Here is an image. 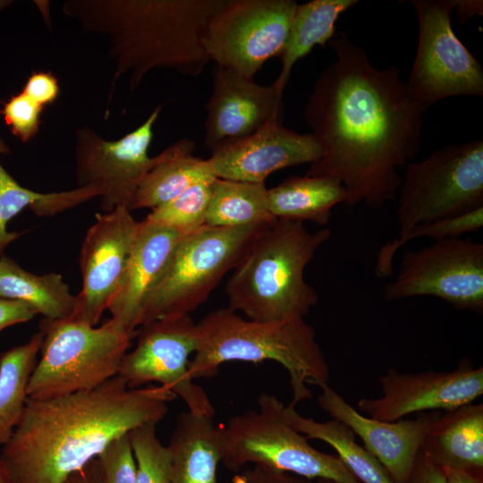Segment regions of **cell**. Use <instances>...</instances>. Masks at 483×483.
Returning <instances> with one entry per match:
<instances>
[{
  "mask_svg": "<svg viewBox=\"0 0 483 483\" xmlns=\"http://www.w3.org/2000/svg\"><path fill=\"white\" fill-rule=\"evenodd\" d=\"M356 0H312L297 4L286 42L280 55L282 69L272 84L283 97L294 64L319 45L324 47L335 36V22Z\"/></svg>",
  "mask_w": 483,
  "mask_h": 483,
  "instance_id": "cell-25",
  "label": "cell"
},
{
  "mask_svg": "<svg viewBox=\"0 0 483 483\" xmlns=\"http://www.w3.org/2000/svg\"><path fill=\"white\" fill-rule=\"evenodd\" d=\"M346 199L341 182L327 176H291L267 189L268 208L275 218L320 225H326L332 209Z\"/></svg>",
  "mask_w": 483,
  "mask_h": 483,
  "instance_id": "cell-24",
  "label": "cell"
},
{
  "mask_svg": "<svg viewBox=\"0 0 483 483\" xmlns=\"http://www.w3.org/2000/svg\"><path fill=\"white\" fill-rule=\"evenodd\" d=\"M214 180L195 182L172 200L152 209L144 219L181 235L199 230L206 225Z\"/></svg>",
  "mask_w": 483,
  "mask_h": 483,
  "instance_id": "cell-31",
  "label": "cell"
},
{
  "mask_svg": "<svg viewBox=\"0 0 483 483\" xmlns=\"http://www.w3.org/2000/svg\"><path fill=\"white\" fill-rule=\"evenodd\" d=\"M0 297L23 301L52 320L71 318L75 307L62 275H35L4 254L0 256Z\"/></svg>",
  "mask_w": 483,
  "mask_h": 483,
  "instance_id": "cell-26",
  "label": "cell"
},
{
  "mask_svg": "<svg viewBox=\"0 0 483 483\" xmlns=\"http://www.w3.org/2000/svg\"><path fill=\"white\" fill-rule=\"evenodd\" d=\"M421 450L445 470L482 474L483 404L471 402L441 413Z\"/></svg>",
  "mask_w": 483,
  "mask_h": 483,
  "instance_id": "cell-21",
  "label": "cell"
},
{
  "mask_svg": "<svg viewBox=\"0 0 483 483\" xmlns=\"http://www.w3.org/2000/svg\"><path fill=\"white\" fill-rule=\"evenodd\" d=\"M383 296L386 301L433 296L456 309L481 314L483 244L470 237H448L406 250Z\"/></svg>",
  "mask_w": 483,
  "mask_h": 483,
  "instance_id": "cell-11",
  "label": "cell"
},
{
  "mask_svg": "<svg viewBox=\"0 0 483 483\" xmlns=\"http://www.w3.org/2000/svg\"><path fill=\"white\" fill-rule=\"evenodd\" d=\"M274 120L253 134L220 145L208 158L216 178L265 182L272 173L317 162L322 148L311 133L289 130Z\"/></svg>",
  "mask_w": 483,
  "mask_h": 483,
  "instance_id": "cell-19",
  "label": "cell"
},
{
  "mask_svg": "<svg viewBox=\"0 0 483 483\" xmlns=\"http://www.w3.org/2000/svg\"><path fill=\"white\" fill-rule=\"evenodd\" d=\"M37 314L23 301L0 297V332L8 326L28 322Z\"/></svg>",
  "mask_w": 483,
  "mask_h": 483,
  "instance_id": "cell-38",
  "label": "cell"
},
{
  "mask_svg": "<svg viewBox=\"0 0 483 483\" xmlns=\"http://www.w3.org/2000/svg\"><path fill=\"white\" fill-rule=\"evenodd\" d=\"M319 388V407L360 437L363 447L381 463L394 483H409L423 441L442 412H422L412 419L382 421L360 414L328 384Z\"/></svg>",
  "mask_w": 483,
  "mask_h": 483,
  "instance_id": "cell-18",
  "label": "cell"
},
{
  "mask_svg": "<svg viewBox=\"0 0 483 483\" xmlns=\"http://www.w3.org/2000/svg\"><path fill=\"white\" fill-rule=\"evenodd\" d=\"M382 395L361 398L358 409L382 421H396L406 415L450 411L471 403L483 394V368L463 359L451 371L402 373L390 369L378 377Z\"/></svg>",
  "mask_w": 483,
  "mask_h": 483,
  "instance_id": "cell-15",
  "label": "cell"
},
{
  "mask_svg": "<svg viewBox=\"0 0 483 483\" xmlns=\"http://www.w3.org/2000/svg\"><path fill=\"white\" fill-rule=\"evenodd\" d=\"M136 334V345L123 356L117 374L128 387L156 382L180 397L189 411L214 417L208 394L189 372V357L197 344L196 323L190 315L148 322Z\"/></svg>",
  "mask_w": 483,
  "mask_h": 483,
  "instance_id": "cell-13",
  "label": "cell"
},
{
  "mask_svg": "<svg viewBox=\"0 0 483 483\" xmlns=\"http://www.w3.org/2000/svg\"><path fill=\"white\" fill-rule=\"evenodd\" d=\"M136 462V483H172L171 455L157 435V424L129 432Z\"/></svg>",
  "mask_w": 483,
  "mask_h": 483,
  "instance_id": "cell-33",
  "label": "cell"
},
{
  "mask_svg": "<svg viewBox=\"0 0 483 483\" xmlns=\"http://www.w3.org/2000/svg\"><path fill=\"white\" fill-rule=\"evenodd\" d=\"M457 16L462 21L474 15H482L483 4L479 0H454Z\"/></svg>",
  "mask_w": 483,
  "mask_h": 483,
  "instance_id": "cell-41",
  "label": "cell"
},
{
  "mask_svg": "<svg viewBox=\"0 0 483 483\" xmlns=\"http://www.w3.org/2000/svg\"><path fill=\"white\" fill-rule=\"evenodd\" d=\"M41 356L27 386L30 399L92 390L118 374L133 336L109 318L100 326L65 318H42Z\"/></svg>",
  "mask_w": 483,
  "mask_h": 483,
  "instance_id": "cell-7",
  "label": "cell"
},
{
  "mask_svg": "<svg viewBox=\"0 0 483 483\" xmlns=\"http://www.w3.org/2000/svg\"><path fill=\"white\" fill-rule=\"evenodd\" d=\"M58 91L56 79L47 72L33 73L28 79L22 90L24 94L41 106L53 103Z\"/></svg>",
  "mask_w": 483,
  "mask_h": 483,
  "instance_id": "cell-37",
  "label": "cell"
},
{
  "mask_svg": "<svg viewBox=\"0 0 483 483\" xmlns=\"http://www.w3.org/2000/svg\"><path fill=\"white\" fill-rule=\"evenodd\" d=\"M448 483H483L482 474L462 470H445Z\"/></svg>",
  "mask_w": 483,
  "mask_h": 483,
  "instance_id": "cell-42",
  "label": "cell"
},
{
  "mask_svg": "<svg viewBox=\"0 0 483 483\" xmlns=\"http://www.w3.org/2000/svg\"><path fill=\"white\" fill-rule=\"evenodd\" d=\"M399 191L397 237L483 207V140L449 145L407 163Z\"/></svg>",
  "mask_w": 483,
  "mask_h": 483,
  "instance_id": "cell-9",
  "label": "cell"
},
{
  "mask_svg": "<svg viewBox=\"0 0 483 483\" xmlns=\"http://www.w3.org/2000/svg\"><path fill=\"white\" fill-rule=\"evenodd\" d=\"M167 447L172 483H216L222 439L214 417L181 412Z\"/></svg>",
  "mask_w": 483,
  "mask_h": 483,
  "instance_id": "cell-22",
  "label": "cell"
},
{
  "mask_svg": "<svg viewBox=\"0 0 483 483\" xmlns=\"http://www.w3.org/2000/svg\"><path fill=\"white\" fill-rule=\"evenodd\" d=\"M419 22L416 56L407 82L411 97L425 110L454 96H483L479 62L454 34V0H413Z\"/></svg>",
  "mask_w": 483,
  "mask_h": 483,
  "instance_id": "cell-10",
  "label": "cell"
},
{
  "mask_svg": "<svg viewBox=\"0 0 483 483\" xmlns=\"http://www.w3.org/2000/svg\"><path fill=\"white\" fill-rule=\"evenodd\" d=\"M232 483H338L326 479H309L270 468L253 465L235 473Z\"/></svg>",
  "mask_w": 483,
  "mask_h": 483,
  "instance_id": "cell-36",
  "label": "cell"
},
{
  "mask_svg": "<svg viewBox=\"0 0 483 483\" xmlns=\"http://www.w3.org/2000/svg\"><path fill=\"white\" fill-rule=\"evenodd\" d=\"M335 59L320 73L303 117L322 148L308 176H327L347 191L345 205L379 208L402 183L397 169L419 148L425 109L395 66L378 69L341 32L329 40Z\"/></svg>",
  "mask_w": 483,
  "mask_h": 483,
  "instance_id": "cell-1",
  "label": "cell"
},
{
  "mask_svg": "<svg viewBox=\"0 0 483 483\" xmlns=\"http://www.w3.org/2000/svg\"><path fill=\"white\" fill-rule=\"evenodd\" d=\"M63 483H106L97 458L71 474Z\"/></svg>",
  "mask_w": 483,
  "mask_h": 483,
  "instance_id": "cell-40",
  "label": "cell"
},
{
  "mask_svg": "<svg viewBox=\"0 0 483 483\" xmlns=\"http://www.w3.org/2000/svg\"><path fill=\"white\" fill-rule=\"evenodd\" d=\"M140 228L131 210L119 206L96 215L82 242L81 291L70 318L96 326L107 309L127 266Z\"/></svg>",
  "mask_w": 483,
  "mask_h": 483,
  "instance_id": "cell-16",
  "label": "cell"
},
{
  "mask_svg": "<svg viewBox=\"0 0 483 483\" xmlns=\"http://www.w3.org/2000/svg\"><path fill=\"white\" fill-rule=\"evenodd\" d=\"M272 223L241 227L205 225L183 235L148 298L140 326L157 319L190 315L208 300Z\"/></svg>",
  "mask_w": 483,
  "mask_h": 483,
  "instance_id": "cell-8",
  "label": "cell"
},
{
  "mask_svg": "<svg viewBox=\"0 0 483 483\" xmlns=\"http://www.w3.org/2000/svg\"><path fill=\"white\" fill-rule=\"evenodd\" d=\"M275 219L268 208L265 182L215 178L206 225L241 227L270 224Z\"/></svg>",
  "mask_w": 483,
  "mask_h": 483,
  "instance_id": "cell-29",
  "label": "cell"
},
{
  "mask_svg": "<svg viewBox=\"0 0 483 483\" xmlns=\"http://www.w3.org/2000/svg\"><path fill=\"white\" fill-rule=\"evenodd\" d=\"M175 397L162 386L129 388L116 375L92 390L28 398L0 462L12 483H63L114 439L157 425Z\"/></svg>",
  "mask_w": 483,
  "mask_h": 483,
  "instance_id": "cell-2",
  "label": "cell"
},
{
  "mask_svg": "<svg viewBox=\"0 0 483 483\" xmlns=\"http://www.w3.org/2000/svg\"><path fill=\"white\" fill-rule=\"evenodd\" d=\"M42 339L38 331L26 343L0 354V446L8 441L23 413Z\"/></svg>",
  "mask_w": 483,
  "mask_h": 483,
  "instance_id": "cell-30",
  "label": "cell"
},
{
  "mask_svg": "<svg viewBox=\"0 0 483 483\" xmlns=\"http://www.w3.org/2000/svg\"><path fill=\"white\" fill-rule=\"evenodd\" d=\"M43 106L34 102L22 91L13 96L0 110L13 135L27 142L39 130Z\"/></svg>",
  "mask_w": 483,
  "mask_h": 483,
  "instance_id": "cell-35",
  "label": "cell"
},
{
  "mask_svg": "<svg viewBox=\"0 0 483 483\" xmlns=\"http://www.w3.org/2000/svg\"><path fill=\"white\" fill-rule=\"evenodd\" d=\"M288 421L307 439L321 440L336 452V456L360 483H394L381 463L356 440L344 423L331 419L318 421L301 415L295 407L285 406Z\"/></svg>",
  "mask_w": 483,
  "mask_h": 483,
  "instance_id": "cell-28",
  "label": "cell"
},
{
  "mask_svg": "<svg viewBox=\"0 0 483 483\" xmlns=\"http://www.w3.org/2000/svg\"><path fill=\"white\" fill-rule=\"evenodd\" d=\"M296 6L294 0H224L203 36L210 61L253 78L280 57Z\"/></svg>",
  "mask_w": 483,
  "mask_h": 483,
  "instance_id": "cell-12",
  "label": "cell"
},
{
  "mask_svg": "<svg viewBox=\"0 0 483 483\" xmlns=\"http://www.w3.org/2000/svg\"><path fill=\"white\" fill-rule=\"evenodd\" d=\"M183 235L143 219L127 266L107 310L120 331L133 336L148 296Z\"/></svg>",
  "mask_w": 483,
  "mask_h": 483,
  "instance_id": "cell-20",
  "label": "cell"
},
{
  "mask_svg": "<svg viewBox=\"0 0 483 483\" xmlns=\"http://www.w3.org/2000/svg\"><path fill=\"white\" fill-rule=\"evenodd\" d=\"M161 109V106L156 107L140 126L117 140H106L88 126L76 131L79 187L93 185L101 189L100 208L104 213L119 206L131 210L140 182L161 159V153L148 156L153 126Z\"/></svg>",
  "mask_w": 483,
  "mask_h": 483,
  "instance_id": "cell-14",
  "label": "cell"
},
{
  "mask_svg": "<svg viewBox=\"0 0 483 483\" xmlns=\"http://www.w3.org/2000/svg\"><path fill=\"white\" fill-rule=\"evenodd\" d=\"M206 109L204 147L210 151L283 120L282 96L273 85H259L253 78L216 64Z\"/></svg>",
  "mask_w": 483,
  "mask_h": 483,
  "instance_id": "cell-17",
  "label": "cell"
},
{
  "mask_svg": "<svg viewBox=\"0 0 483 483\" xmlns=\"http://www.w3.org/2000/svg\"><path fill=\"white\" fill-rule=\"evenodd\" d=\"M195 143L182 139L161 152V159L140 182L131 210L154 209L172 200L195 182L216 178L208 159L194 156Z\"/></svg>",
  "mask_w": 483,
  "mask_h": 483,
  "instance_id": "cell-23",
  "label": "cell"
},
{
  "mask_svg": "<svg viewBox=\"0 0 483 483\" xmlns=\"http://www.w3.org/2000/svg\"><path fill=\"white\" fill-rule=\"evenodd\" d=\"M0 140V153L8 152ZM99 187L86 185L71 191L41 193L21 186L0 165V256L19 233L9 232L7 224L25 208L38 216H53L96 197Z\"/></svg>",
  "mask_w": 483,
  "mask_h": 483,
  "instance_id": "cell-27",
  "label": "cell"
},
{
  "mask_svg": "<svg viewBox=\"0 0 483 483\" xmlns=\"http://www.w3.org/2000/svg\"><path fill=\"white\" fill-rule=\"evenodd\" d=\"M197 344L189 364L193 379L211 378L228 361L273 360L288 372L289 405L309 400V386L328 384L329 365L312 326L304 318L261 322L244 319L229 308L211 311L196 324Z\"/></svg>",
  "mask_w": 483,
  "mask_h": 483,
  "instance_id": "cell-4",
  "label": "cell"
},
{
  "mask_svg": "<svg viewBox=\"0 0 483 483\" xmlns=\"http://www.w3.org/2000/svg\"><path fill=\"white\" fill-rule=\"evenodd\" d=\"M97 460L106 483H136V462L129 433L112 441Z\"/></svg>",
  "mask_w": 483,
  "mask_h": 483,
  "instance_id": "cell-34",
  "label": "cell"
},
{
  "mask_svg": "<svg viewBox=\"0 0 483 483\" xmlns=\"http://www.w3.org/2000/svg\"><path fill=\"white\" fill-rule=\"evenodd\" d=\"M224 0H69L62 11L107 39L112 84L129 75L133 91L157 68L199 76L210 62L203 36Z\"/></svg>",
  "mask_w": 483,
  "mask_h": 483,
  "instance_id": "cell-3",
  "label": "cell"
},
{
  "mask_svg": "<svg viewBox=\"0 0 483 483\" xmlns=\"http://www.w3.org/2000/svg\"><path fill=\"white\" fill-rule=\"evenodd\" d=\"M483 226V207L454 217L416 225L402 236L386 242L379 250L375 274L383 278L393 274V261L397 250L406 243L420 237L436 240L479 231Z\"/></svg>",
  "mask_w": 483,
  "mask_h": 483,
  "instance_id": "cell-32",
  "label": "cell"
},
{
  "mask_svg": "<svg viewBox=\"0 0 483 483\" xmlns=\"http://www.w3.org/2000/svg\"><path fill=\"white\" fill-rule=\"evenodd\" d=\"M409 483H448L445 470L419 450Z\"/></svg>",
  "mask_w": 483,
  "mask_h": 483,
  "instance_id": "cell-39",
  "label": "cell"
},
{
  "mask_svg": "<svg viewBox=\"0 0 483 483\" xmlns=\"http://www.w3.org/2000/svg\"><path fill=\"white\" fill-rule=\"evenodd\" d=\"M0 483H12L0 462Z\"/></svg>",
  "mask_w": 483,
  "mask_h": 483,
  "instance_id": "cell-43",
  "label": "cell"
},
{
  "mask_svg": "<svg viewBox=\"0 0 483 483\" xmlns=\"http://www.w3.org/2000/svg\"><path fill=\"white\" fill-rule=\"evenodd\" d=\"M330 236L328 228L310 233L302 222L275 219L233 268L227 308L261 322L304 318L318 301L304 271Z\"/></svg>",
  "mask_w": 483,
  "mask_h": 483,
  "instance_id": "cell-5",
  "label": "cell"
},
{
  "mask_svg": "<svg viewBox=\"0 0 483 483\" xmlns=\"http://www.w3.org/2000/svg\"><path fill=\"white\" fill-rule=\"evenodd\" d=\"M258 410L231 416L219 427L222 463L237 473L246 464L259 465L309 479L360 483L336 455L313 447L287 419L285 406L262 393Z\"/></svg>",
  "mask_w": 483,
  "mask_h": 483,
  "instance_id": "cell-6",
  "label": "cell"
}]
</instances>
